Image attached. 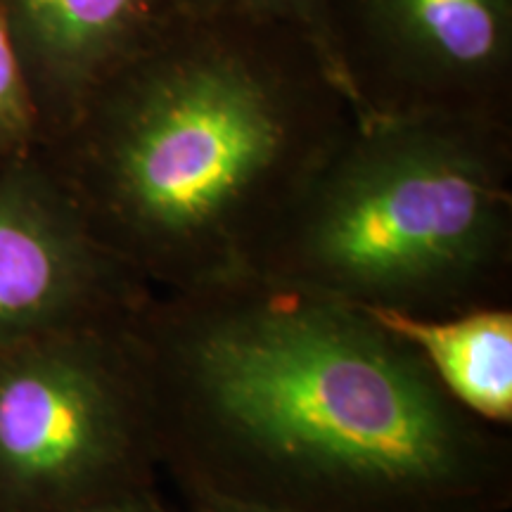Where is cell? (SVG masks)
<instances>
[{"mask_svg":"<svg viewBox=\"0 0 512 512\" xmlns=\"http://www.w3.org/2000/svg\"><path fill=\"white\" fill-rule=\"evenodd\" d=\"M159 475L273 512H508L510 427L361 306L242 273L124 325Z\"/></svg>","mask_w":512,"mask_h":512,"instance_id":"obj_1","label":"cell"},{"mask_svg":"<svg viewBox=\"0 0 512 512\" xmlns=\"http://www.w3.org/2000/svg\"><path fill=\"white\" fill-rule=\"evenodd\" d=\"M354 114L306 36L176 12L38 152L102 247L190 290L252 271Z\"/></svg>","mask_w":512,"mask_h":512,"instance_id":"obj_2","label":"cell"},{"mask_svg":"<svg viewBox=\"0 0 512 512\" xmlns=\"http://www.w3.org/2000/svg\"><path fill=\"white\" fill-rule=\"evenodd\" d=\"M252 273L408 316L512 306L510 121L354 114Z\"/></svg>","mask_w":512,"mask_h":512,"instance_id":"obj_3","label":"cell"},{"mask_svg":"<svg viewBox=\"0 0 512 512\" xmlns=\"http://www.w3.org/2000/svg\"><path fill=\"white\" fill-rule=\"evenodd\" d=\"M126 320L0 349V512L162 482Z\"/></svg>","mask_w":512,"mask_h":512,"instance_id":"obj_4","label":"cell"},{"mask_svg":"<svg viewBox=\"0 0 512 512\" xmlns=\"http://www.w3.org/2000/svg\"><path fill=\"white\" fill-rule=\"evenodd\" d=\"M351 5L361 43L344 50L339 69L356 114L508 121L512 0H351Z\"/></svg>","mask_w":512,"mask_h":512,"instance_id":"obj_5","label":"cell"},{"mask_svg":"<svg viewBox=\"0 0 512 512\" xmlns=\"http://www.w3.org/2000/svg\"><path fill=\"white\" fill-rule=\"evenodd\" d=\"M150 292L100 245L41 152L0 169V349L117 325Z\"/></svg>","mask_w":512,"mask_h":512,"instance_id":"obj_6","label":"cell"},{"mask_svg":"<svg viewBox=\"0 0 512 512\" xmlns=\"http://www.w3.org/2000/svg\"><path fill=\"white\" fill-rule=\"evenodd\" d=\"M174 0H0L41 145L176 15Z\"/></svg>","mask_w":512,"mask_h":512,"instance_id":"obj_7","label":"cell"},{"mask_svg":"<svg viewBox=\"0 0 512 512\" xmlns=\"http://www.w3.org/2000/svg\"><path fill=\"white\" fill-rule=\"evenodd\" d=\"M366 311L425 358L460 406L489 425H512V306L439 318Z\"/></svg>","mask_w":512,"mask_h":512,"instance_id":"obj_8","label":"cell"},{"mask_svg":"<svg viewBox=\"0 0 512 512\" xmlns=\"http://www.w3.org/2000/svg\"><path fill=\"white\" fill-rule=\"evenodd\" d=\"M174 3L185 15L238 19V22L297 31L325 55L339 76L335 27H332L335 0H174Z\"/></svg>","mask_w":512,"mask_h":512,"instance_id":"obj_9","label":"cell"},{"mask_svg":"<svg viewBox=\"0 0 512 512\" xmlns=\"http://www.w3.org/2000/svg\"><path fill=\"white\" fill-rule=\"evenodd\" d=\"M41 147V121L0 19V169Z\"/></svg>","mask_w":512,"mask_h":512,"instance_id":"obj_10","label":"cell"},{"mask_svg":"<svg viewBox=\"0 0 512 512\" xmlns=\"http://www.w3.org/2000/svg\"><path fill=\"white\" fill-rule=\"evenodd\" d=\"M60 512H178L166 503L159 489V482H147L126 486V489L110 491L88 501L76 503L72 508H64Z\"/></svg>","mask_w":512,"mask_h":512,"instance_id":"obj_11","label":"cell"},{"mask_svg":"<svg viewBox=\"0 0 512 512\" xmlns=\"http://www.w3.org/2000/svg\"><path fill=\"white\" fill-rule=\"evenodd\" d=\"M176 494L183 501V508L178 512H273L261 508V505L214 494V491L190 489V486H181V489H176Z\"/></svg>","mask_w":512,"mask_h":512,"instance_id":"obj_12","label":"cell"}]
</instances>
